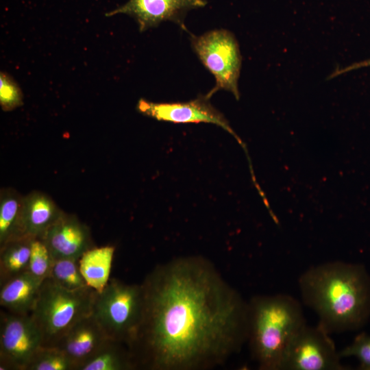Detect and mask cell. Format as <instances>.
<instances>
[{
  "instance_id": "1",
  "label": "cell",
  "mask_w": 370,
  "mask_h": 370,
  "mask_svg": "<svg viewBox=\"0 0 370 370\" xmlns=\"http://www.w3.org/2000/svg\"><path fill=\"white\" fill-rule=\"evenodd\" d=\"M142 286V319L128 345L136 369L212 367L247 341L248 302L206 259L158 265Z\"/></svg>"
},
{
  "instance_id": "2",
  "label": "cell",
  "mask_w": 370,
  "mask_h": 370,
  "mask_svg": "<svg viewBox=\"0 0 370 370\" xmlns=\"http://www.w3.org/2000/svg\"><path fill=\"white\" fill-rule=\"evenodd\" d=\"M304 304L330 334L362 328L370 318V275L361 264L323 262L298 280Z\"/></svg>"
},
{
  "instance_id": "3",
  "label": "cell",
  "mask_w": 370,
  "mask_h": 370,
  "mask_svg": "<svg viewBox=\"0 0 370 370\" xmlns=\"http://www.w3.org/2000/svg\"><path fill=\"white\" fill-rule=\"evenodd\" d=\"M247 341L262 370H282L297 333L306 324L300 302L286 294L254 297L248 302Z\"/></svg>"
},
{
  "instance_id": "4",
  "label": "cell",
  "mask_w": 370,
  "mask_h": 370,
  "mask_svg": "<svg viewBox=\"0 0 370 370\" xmlns=\"http://www.w3.org/2000/svg\"><path fill=\"white\" fill-rule=\"evenodd\" d=\"M96 295L89 286L69 290L45 279L30 313L42 334V346L56 347L77 322L92 314Z\"/></svg>"
},
{
  "instance_id": "5",
  "label": "cell",
  "mask_w": 370,
  "mask_h": 370,
  "mask_svg": "<svg viewBox=\"0 0 370 370\" xmlns=\"http://www.w3.org/2000/svg\"><path fill=\"white\" fill-rule=\"evenodd\" d=\"M143 304L142 284H129L113 278L97 292L92 315L109 338L128 347L140 325Z\"/></svg>"
},
{
  "instance_id": "6",
  "label": "cell",
  "mask_w": 370,
  "mask_h": 370,
  "mask_svg": "<svg viewBox=\"0 0 370 370\" xmlns=\"http://www.w3.org/2000/svg\"><path fill=\"white\" fill-rule=\"evenodd\" d=\"M190 44L204 66L215 79L214 87L206 96L217 91L232 92L238 100V79L241 68V55L234 35L226 29H214L200 36L190 34Z\"/></svg>"
},
{
  "instance_id": "7",
  "label": "cell",
  "mask_w": 370,
  "mask_h": 370,
  "mask_svg": "<svg viewBox=\"0 0 370 370\" xmlns=\"http://www.w3.org/2000/svg\"><path fill=\"white\" fill-rule=\"evenodd\" d=\"M330 334L319 323L304 325L286 354L282 370H345Z\"/></svg>"
},
{
  "instance_id": "8",
  "label": "cell",
  "mask_w": 370,
  "mask_h": 370,
  "mask_svg": "<svg viewBox=\"0 0 370 370\" xmlns=\"http://www.w3.org/2000/svg\"><path fill=\"white\" fill-rule=\"evenodd\" d=\"M42 345V334L30 314L1 312V370H25Z\"/></svg>"
},
{
  "instance_id": "9",
  "label": "cell",
  "mask_w": 370,
  "mask_h": 370,
  "mask_svg": "<svg viewBox=\"0 0 370 370\" xmlns=\"http://www.w3.org/2000/svg\"><path fill=\"white\" fill-rule=\"evenodd\" d=\"M206 95L186 102L156 103L140 99L138 111L158 121L173 123H212L231 134L241 143L223 114L215 108Z\"/></svg>"
},
{
  "instance_id": "10",
  "label": "cell",
  "mask_w": 370,
  "mask_h": 370,
  "mask_svg": "<svg viewBox=\"0 0 370 370\" xmlns=\"http://www.w3.org/2000/svg\"><path fill=\"white\" fill-rule=\"evenodd\" d=\"M206 4V0H129L106 16L129 15L136 20L140 32L156 27L164 21L175 23L188 32L184 22L186 13Z\"/></svg>"
},
{
  "instance_id": "11",
  "label": "cell",
  "mask_w": 370,
  "mask_h": 370,
  "mask_svg": "<svg viewBox=\"0 0 370 370\" xmlns=\"http://www.w3.org/2000/svg\"><path fill=\"white\" fill-rule=\"evenodd\" d=\"M41 238L54 258L79 259L94 247L90 228L75 215L64 212Z\"/></svg>"
},
{
  "instance_id": "12",
  "label": "cell",
  "mask_w": 370,
  "mask_h": 370,
  "mask_svg": "<svg viewBox=\"0 0 370 370\" xmlns=\"http://www.w3.org/2000/svg\"><path fill=\"white\" fill-rule=\"evenodd\" d=\"M108 338L90 314L71 328L54 347L62 351L78 370Z\"/></svg>"
},
{
  "instance_id": "13",
  "label": "cell",
  "mask_w": 370,
  "mask_h": 370,
  "mask_svg": "<svg viewBox=\"0 0 370 370\" xmlns=\"http://www.w3.org/2000/svg\"><path fill=\"white\" fill-rule=\"evenodd\" d=\"M64 212L47 195L33 191L24 196L23 229L25 236L41 238Z\"/></svg>"
},
{
  "instance_id": "14",
  "label": "cell",
  "mask_w": 370,
  "mask_h": 370,
  "mask_svg": "<svg viewBox=\"0 0 370 370\" xmlns=\"http://www.w3.org/2000/svg\"><path fill=\"white\" fill-rule=\"evenodd\" d=\"M42 282L29 272L17 275L0 284V304L8 312L30 314Z\"/></svg>"
},
{
  "instance_id": "15",
  "label": "cell",
  "mask_w": 370,
  "mask_h": 370,
  "mask_svg": "<svg viewBox=\"0 0 370 370\" xmlns=\"http://www.w3.org/2000/svg\"><path fill=\"white\" fill-rule=\"evenodd\" d=\"M115 247H92L79 258L80 272L86 284L97 293L101 292L110 280Z\"/></svg>"
},
{
  "instance_id": "16",
  "label": "cell",
  "mask_w": 370,
  "mask_h": 370,
  "mask_svg": "<svg viewBox=\"0 0 370 370\" xmlns=\"http://www.w3.org/2000/svg\"><path fill=\"white\" fill-rule=\"evenodd\" d=\"M24 196L12 188L0 191V247L24 236L23 208Z\"/></svg>"
},
{
  "instance_id": "17",
  "label": "cell",
  "mask_w": 370,
  "mask_h": 370,
  "mask_svg": "<svg viewBox=\"0 0 370 370\" xmlns=\"http://www.w3.org/2000/svg\"><path fill=\"white\" fill-rule=\"evenodd\" d=\"M128 347L108 338L97 352L78 370H132L136 369Z\"/></svg>"
},
{
  "instance_id": "18",
  "label": "cell",
  "mask_w": 370,
  "mask_h": 370,
  "mask_svg": "<svg viewBox=\"0 0 370 370\" xmlns=\"http://www.w3.org/2000/svg\"><path fill=\"white\" fill-rule=\"evenodd\" d=\"M32 238L24 236L0 247V284L27 271Z\"/></svg>"
},
{
  "instance_id": "19",
  "label": "cell",
  "mask_w": 370,
  "mask_h": 370,
  "mask_svg": "<svg viewBox=\"0 0 370 370\" xmlns=\"http://www.w3.org/2000/svg\"><path fill=\"white\" fill-rule=\"evenodd\" d=\"M49 278L69 290H78L88 286L80 272L79 259L54 258Z\"/></svg>"
},
{
  "instance_id": "20",
  "label": "cell",
  "mask_w": 370,
  "mask_h": 370,
  "mask_svg": "<svg viewBox=\"0 0 370 370\" xmlns=\"http://www.w3.org/2000/svg\"><path fill=\"white\" fill-rule=\"evenodd\" d=\"M25 370H76V367L58 348L41 346L29 360Z\"/></svg>"
},
{
  "instance_id": "21",
  "label": "cell",
  "mask_w": 370,
  "mask_h": 370,
  "mask_svg": "<svg viewBox=\"0 0 370 370\" xmlns=\"http://www.w3.org/2000/svg\"><path fill=\"white\" fill-rule=\"evenodd\" d=\"M53 256L41 238L32 239L31 256L27 271L43 282L49 278L53 262Z\"/></svg>"
},
{
  "instance_id": "22",
  "label": "cell",
  "mask_w": 370,
  "mask_h": 370,
  "mask_svg": "<svg viewBox=\"0 0 370 370\" xmlns=\"http://www.w3.org/2000/svg\"><path fill=\"white\" fill-rule=\"evenodd\" d=\"M342 358L354 357L358 362V369L370 370V335L362 332L357 335L347 346L339 351Z\"/></svg>"
},
{
  "instance_id": "23",
  "label": "cell",
  "mask_w": 370,
  "mask_h": 370,
  "mask_svg": "<svg viewBox=\"0 0 370 370\" xmlns=\"http://www.w3.org/2000/svg\"><path fill=\"white\" fill-rule=\"evenodd\" d=\"M0 105L4 111H11L23 105V94L19 86L4 72L0 74Z\"/></svg>"
},
{
  "instance_id": "24",
  "label": "cell",
  "mask_w": 370,
  "mask_h": 370,
  "mask_svg": "<svg viewBox=\"0 0 370 370\" xmlns=\"http://www.w3.org/2000/svg\"><path fill=\"white\" fill-rule=\"evenodd\" d=\"M365 66H370V59L365 60L359 62H356L345 67L337 69L333 73H332V74H330V75L328 77V79H330L349 71H352L353 70L358 69Z\"/></svg>"
}]
</instances>
